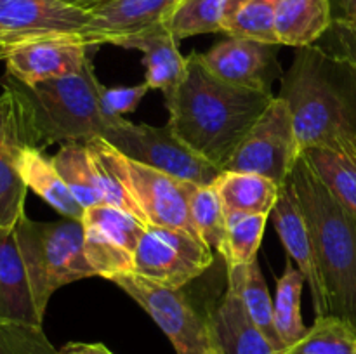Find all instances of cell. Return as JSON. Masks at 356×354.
I'll return each mask as SVG.
<instances>
[{"instance_id":"obj_39","label":"cell","mask_w":356,"mask_h":354,"mask_svg":"<svg viewBox=\"0 0 356 354\" xmlns=\"http://www.w3.org/2000/svg\"><path fill=\"white\" fill-rule=\"evenodd\" d=\"M65 2L72 3V6L80 7V9L92 10V9H96L97 6H101V3L108 2V0H65Z\"/></svg>"},{"instance_id":"obj_2","label":"cell","mask_w":356,"mask_h":354,"mask_svg":"<svg viewBox=\"0 0 356 354\" xmlns=\"http://www.w3.org/2000/svg\"><path fill=\"white\" fill-rule=\"evenodd\" d=\"M19 103L28 142L44 151L47 146L89 142L104 137L117 120L101 111V90L92 61L75 75L26 85L10 75L0 80Z\"/></svg>"},{"instance_id":"obj_32","label":"cell","mask_w":356,"mask_h":354,"mask_svg":"<svg viewBox=\"0 0 356 354\" xmlns=\"http://www.w3.org/2000/svg\"><path fill=\"white\" fill-rule=\"evenodd\" d=\"M190 215L197 235L212 250H219L226 235V212L214 183L191 186Z\"/></svg>"},{"instance_id":"obj_31","label":"cell","mask_w":356,"mask_h":354,"mask_svg":"<svg viewBox=\"0 0 356 354\" xmlns=\"http://www.w3.org/2000/svg\"><path fill=\"white\" fill-rule=\"evenodd\" d=\"M229 0H183L165 28L177 42L204 33H219Z\"/></svg>"},{"instance_id":"obj_15","label":"cell","mask_w":356,"mask_h":354,"mask_svg":"<svg viewBox=\"0 0 356 354\" xmlns=\"http://www.w3.org/2000/svg\"><path fill=\"white\" fill-rule=\"evenodd\" d=\"M270 215L275 231L280 236L289 257L294 260L296 267L305 274L309 294H312L315 316L316 318L329 316V304H327L325 287H323L318 260H316L312 229L306 221V215L302 212L301 203H299L291 177L282 186L277 203H275L273 212Z\"/></svg>"},{"instance_id":"obj_5","label":"cell","mask_w":356,"mask_h":354,"mask_svg":"<svg viewBox=\"0 0 356 354\" xmlns=\"http://www.w3.org/2000/svg\"><path fill=\"white\" fill-rule=\"evenodd\" d=\"M16 238L42 318L54 292L65 285L97 276L83 250L82 221L65 217L37 222L24 214L16 224Z\"/></svg>"},{"instance_id":"obj_21","label":"cell","mask_w":356,"mask_h":354,"mask_svg":"<svg viewBox=\"0 0 356 354\" xmlns=\"http://www.w3.org/2000/svg\"><path fill=\"white\" fill-rule=\"evenodd\" d=\"M275 26L280 45H315L332 26L330 0H275Z\"/></svg>"},{"instance_id":"obj_17","label":"cell","mask_w":356,"mask_h":354,"mask_svg":"<svg viewBox=\"0 0 356 354\" xmlns=\"http://www.w3.org/2000/svg\"><path fill=\"white\" fill-rule=\"evenodd\" d=\"M183 0H108L92 9V19L82 37L90 47L117 45L124 38L165 26Z\"/></svg>"},{"instance_id":"obj_4","label":"cell","mask_w":356,"mask_h":354,"mask_svg":"<svg viewBox=\"0 0 356 354\" xmlns=\"http://www.w3.org/2000/svg\"><path fill=\"white\" fill-rule=\"evenodd\" d=\"M278 96L291 108L301 153L322 146L356 162V127L330 76L329 62L315 45L299 49Z\"/></svg>"},{"instance_id":"obj_6","label":"cell","mask_w":356,"mask_h":354,"mask_svg":"<svg viewBox=\"0 0 356 354\" xmlns=\"http://www.w3.org/2000/svg\"><path fill=\"white\" fill-rule=\"evenodd\" d=\"M122 155L139 163L193 184H212L222 172L181 141L169 125L153 127L132 124L125 118L115 121L104 137Z\"/></svg>"},{"instance_id":"obj_16","label":"cell","mask_w":356,"mask_h":354,"mask_svg":"<svg viewBox=\"0 0 356 354\" xmlns=\"http://www.w3.org/2000/svg\"><path fill=\"white\" fill-rule=\"evenodd\" d=\"M277 47L263 42L228 37L207 52L198 54L205 68L222 82L271 92V82L278 71Z\"/></svg>"},{"instance_id":"obj_14","label":"cell","mask_w":356,"mask_h":354,"mask_svg":"<svg viewBox=\"0 0 356 354\" xmlns=\"http://www.w3.org/2000/svg\"><path fill=\"white\" fill-rule=\"evenodd\" d=\"M19 103L9 89L0 94V231L16 228L24 215L28 187L21 177V155L28 148Z\"/></svg>"},{"instance_id":"obj_1","label":"cell","mask_w":356,"mask_h":354,"mask_svg":"<svg viewBox=\"0 0 356 354\" xmlns=\"http://www.w3.org/2000/svg\"><path fill=\"white\" fill-rule=\"evenodd\" d=\"M273 97L271 92L222 82L193 52L188 56L183 83L165 99L167 125L195 153L222 170Z\"/></svg>"},{"instance_id":"obj_38","label":"cell","mask_w":356,"mask_h":354,"mask_svg":"<svg viewBox=\"0 0 356 354\" xmlns=\"http://www.w3.org/2000/svg\"><path fill=\"white\" fill-rule=\"evenodd\" d=\"M58 354H113L103 344L87 342H68L58 351Z\"/></svg>"},{"instance_id":"obj_3","label":"cell","mask_w":356,"mask_h":354,"mask_svg":"<svg viewBox=\"0 0 356 354\" xmlns=\"http://www.w3.org/2000/svg\"><path fill=\"white\" fill-rule=\"evenodd\" d=\"M291 183L312 229L329 316L356 326V221L302 156L292 170Z\"/></svg>"},{"instance_id":"obj_33","label":"cell","mask_w":356,"mask_h":354,"mask_svg":"<svg viewBox=\"0 0 356 354\" xmlns=\"http://www.w3.org/2000/svg\"><path fill=\"white\" fill-rule=\"evenodd\" d=\"M0 354H58L40 325L0 319Z\"/></svg>"},{"instance_id":"obj_24","label":"cell","mask_w":356,"mask_h":354,"mask_svg":"<svg viewBox=\"0 0 356 354\" xmlns=\"http://www.w3.org/2000/svg\"><path fill=\"white\" fill-rule=\"evenodd\" d=\"M228 285H232L238 292L250 321L266 335V339L273 344L278 353L284 354L285 347L278 337L273 321V298L270 297L259 262L254 260L247 266L228 267Z\"/></svg>"},{"instance_id":"obj_36","label":"cell","mask_w":356,"mask_h":354,"mask_svg":"<svg viewBox=\"0 0 356 354\" xmlns=\"http://www.w3.org/2000/svg\"><path fill=\"white\" fill-rule=\"evenodd\" d=\"M327 62H329L330 76H332L334 83H336V87L339 89L341 96H343L344 99V104H346L348 108V113H350L351 120H353L356 127V80L346 71V69L341 68V66L334 65L329 59H327Z\"/></svg>"},{"instance_id":"obj_12","label":"cell","mask_w":356,"mask_h":354,"mask_svg":"<svg viewBox=\"0 0 356 354\" xmlns=\"http://www.w3.org/2000/svg\"><path fill=\"white\" fill-rule=\"evenodd\" d=\"M92 12L65 0H0V33L14 49L56 35H82Z\"/></svg>"},{"instance_id":"obj_27","label":"cell","mask_w":356,"mask_h":354,"mask_svg":"<svg viewBox=\"0 0 356 354\" xmlns=\"http://www.w3.org/2000/svg\"><path fill=\"white\" fill-rule=\"evenodd\" d=\"M305 283V274L291 262H287L284 274L277 281L273 321L285 351L298 344L308 332L301 316V295Z\"/></svg>"},{"instance_id":"obj_35","label":"cell","mask_w":356,"mask_h":354,"mask_svg":"<svg viewBox=\"0 0 356 354\" xmlns=\"http://www.w3.org/2000/svg\"><path fill=\"white\" fill-rule=\"evenodd\" d=\"M149 87L145 82L132 87H104L101 90V111L110 120L124 118L139 106L143 97L148 94Z\"/></svg>"},{"instance_id":"obj_30","label":"cell","mask_w":356,"mask_h":354,"mask_svg":"<svg viewBox=\"0 0 356 354\" xmlns=\"http://www.w3.org/2000/svg\"><path fill=\"white\" fill-rule=\"evenodd\" d=\"M284 354H356V326L336 316H320Z\"/></svg>"},{"instance_id":"obj_10","label":"cell","mask_w":356,"mask_h":354,"mask_svg":"<svg viewBox=\"0 0 356 354\" xmlns=\"http://www.w3.org/2000/svg\"><path fill=\"white\" fill-rule=\"evenodd\" d=\"M212 248L177 228L148 224L136 248V274L156 283L184 288L212 266Z\"/></svg>"},{"instance_id":"obj_22","label":"cell","mask_w":356,"mask_h":354,"mask_svg":"<svg viewBox=\"0 0 356 354\" xmlns=\"http://www.w3.org/2000/svg\"><path fill=\"white\" fill-rule=\"evenodd\" d=\"M21 177L28 189L42 198L54 210H58L63 217L82 221L86 208L76 201L68 184L59 176L52 158L44 155V151L33 146L24 148L21 155Z\"/></svg>"},{"instance_id":"obj_11","label":"cell","mask_w":356,"mask_h":354,"mask_svg":"<svg viewBox=\"0 0 356 354\" xmlns=\"http://www.w3.org/2000/svg\"><path fill=\"white\" fill-rule=\"evenodd\" d=\"M83 250L97 276L115 281L136 273V248L146 224L111 205L86 208Z\"/></svg>"},{"instance_id":"obj_41","label":"cell","mask_w":356,"mask_h":354,"mask_svg":"<svg viewBox=\"0 0 356 354\" xmlns=\"http://www.w3.org/2000/svg\"><path fill=\"white\" fill-rule=\"evenodd\" d=\"M204 354H222V351L221 349H219V347L218 346H214V344H212V346L211 347H209V349L207 351H205V353Z\"/></svg>"},{"instance_id":"obj_7","label":"cell","mask_w":356,"mask_h":354,"mask_svg":"<svg viewBox=\"0 0 356 354\" xmlns=\"http://www.w3.org/2000/svg\"><path fill=\"white\" fill-rule=\"evenodd\" d=\"M113 283L152 316L176 354H204L212 346L209 311L202 312L183 288L156 283L136 273L117 278Z\"/></svg>"},{"instance_id":"obj_29","label":"cell","mask_w":356,"mask_h":354,"mask_svg":"<svg viewBox=\"0 0 356 354\" xmlns=\"http://www.w3.org/2000/svg\"><path fill=\"white\" fill-rule=\"evenodd\" d=\"M268 219L270 215L264 214H226V235L218 250L226 267L247 266L257 260Z\"/></svg>"},{"instance_id":"obj_37","label":"cell","mask_w":356,"mask_h":354,"mask_svg":"<svg viewBox=\"0 0 356 354\" xmlns=\"http://www.w3.org/2000/svg\"><path fill=\"white\" fill-rule=\"evenodd\" d=\"M332 23L356 26V0H330Z\"/></svg>"},{"instance_id":"obj_19","label":"cell","mask_w":356,"mask_h":354,"mask_svg":"<svg viewBox=\"0 0 356 354\" xmlns=\"http://www.w3.org/2000/svg\"><path fill=\"white\" fill-rule=\"evenodd\" d=\"M209 328L212 344L222 354H280L250 321L238 292L232 285H228L219 304L209 311Z\"/></svg>"},{"instance_id":"obj_9","label":"cell","mask_w":356,"mask_h":354,"mask_svg":"<svg viewBox=\"0 0 356 354\" xmlns=\"http://www.w3.org/2000/svg\"><path fill=\"white\" fill-rule=\"evenodd\" d=\"M103 146L108 160L143 210L148 224L184 229L198 236L190 215V191L193 183L127 158L104 139Z\"/></svg>"},{"instance_id":"obj_23","label":"cell","mask_w":356,"mask_h":354,"mask_svg":"<svg viewBox=\"0 0 356 354\" xmlns=\"http://www.w3.org/2000/svg\"><path fill=\"white\" fill-rule=\"evenodd\" d=\"M226 214H264L273 212L282 186L270 177L254 172L222 170L214 180Z\"/></svg>"},{"instance_id":"obj_28","label":"cell","mask_w":356,"mask_h":354,"mask_svg":"<svg viewBox=\"0 0 356 354\" xmlns=\"http://www.w3.org/2000/svg\"><path fill=\"white\" fill-rule=\"evenodd\" d=\"M59 176L68 184L70 191L83 208L103 205V196L97 187L96 172L90 160L87 142H66L52 156Z\"/></svg>"},{"instance_id":"obj_18","label":"cell","mask_w":356,"mask_h":354,"mask_svg":"<svg viewBox=\"0 0 356 354\" xmlns=\"http://www.w3.org/2000/svg\"><path fill=\"white\" fill-rule=\"evenodd\" d=\"M118 47L143 52L145 83L149 89H160L163 99L172 96L188 73V58L179 51V42L165 26L152 28L118 42Z\"/></svg>"},{"instance_id":"obj_8","label":"cell","mask_w":356,"mask_h":354,"mask_svg":"<svg viewBox=\"0 0 356 354\" xmlns=\"http://www.w3.org/2000/svg\"><path fill=\"white\" fill-rule=\"evenodd\" d=\"M299 158L291 108L284 97L275 96L222 170L261 174L284 186Z\"/></svg>"},{"instance_id":"obj_40","label":"cell","mask_w":356,"mask_h":354,"mask_svg":"<svg viewBox=\"0 0 356 354\" xmlns=\"http://www.w3.org/2000/svg\"><path fill=\"white\" fill-rule=\"evenodd\" d=\"M13 51H14V47L10 45V42L7 40L6 35L0 33V61H2V59L6 61L7 56H9Z\"/></svg>"},{"instance_id":"obj_25","label":"cell","mask_w":356,"mask_h":354,"mask_svg":"<svg viewBox=\"0 0 356 354\" xmlns=\"http://www.w3.org/2000/svg\"><path fill=\"white\" fill-rule=\"evenodd\" d=\"M302 158L309 163L341 207L356 221V162L322 146L302 149Z\"/></svg>"},{"instance_id":"obj_20","label":"cell","mask_w":356,"mask_h":354,"mask_svg":"<svg viewBox=\"0 0 356 354\" xmlns=\"http://www.w3.org/2000/svg\"><path fill=\"white\" fill-rule=\"evenodd\" d=\"M0 319L40 326L44 323L31 295L16 228L0 231Z\"/></svg>"},{"instance_id":"obj_34","label":"cell","mask_w":356,"mask_h":354,"mask_svg":"<svg viewBox=\"0 0 356 354\" xmlns=\"http://www.w3.org/2000/svg\"><path fill=\"white\" fill-rule=\"evenodd\" d=\"M320 40H323V44L315 47L330 62L346 69L356 80V26L332 23L329 31Z\"/></svg>"},{"instance_id":"obj_13","label":"cell","mask_w":356,"mask_h":354,"mask_svg":"<svg viewBox=\"0 0 356 354\" xmlns=\"http://www.w3.org/2000/svg\"><path fill=\"white\" fill-rule=\"evenodd\" d=\"M90 51L94 47L87 44L82 35L37 38L21 44L7 56V75L26 85L75 75L92 61Z\"/></svg>"},{"instance_id":"obj_26","label":"cell","mask_w":356,"mask_h":354,"mask_svg":"<svg viewBox=\"0 0 356 354\" xmlns=\"http://www.w3.org/2000/svg\"><path fill=\"white\" fill-rule=\"evenodd\" d=\"M221 33L280 45L275 26V0H229L222 17Z\"/></svg>"}]
</instances>
